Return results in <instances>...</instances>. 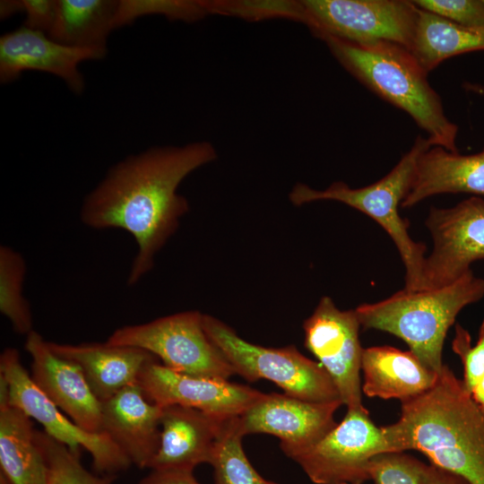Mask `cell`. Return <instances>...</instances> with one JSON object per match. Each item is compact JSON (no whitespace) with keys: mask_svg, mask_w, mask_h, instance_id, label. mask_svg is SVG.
<instances>
[{"mask_svg":"<svg viewBox=\"0 0 484 484\" xmlns=\"http://www.w3.org/2000/svg\"><path fill=\"white\" fill-rule=\"evenodd\" d=\"M433 249L426 256L424 290L454 282L484 259V198L472 196L450 208L432 207L426 220Z\"/></svg>","mask_w":484,"mask_h":484,"instance_id":"7c38bea8","label":"cell"},{"mask_svg":"<svg viewBox=\"0 0 484 484\" xmlns=\"http://www.w3.org/2000/svg\"><path fill=\"white\" fill-rule=\"evenodd\" d=\"M334 58L363 85L406 112L428 135L433 146L458 152V125L445 114L428 73L411 51L391 42L353 44L324 39Z\"/></svg>","mask_w":484,"mask_h":484,"instance_id":"3957f363","label":"cell"},{"mask_svg":"<svg viewBox=\"0 0 484 484\" xmlns=\"http://www.w3.org/2000/svg\"><path fill=\"white\" fill-rule=\"evenodd\" d=\"M388 447L367 410L350 411L325 436L295 454V461L315 484H361L369 480L368 464Z\"/></svg>","mask_w":484,"mask_h":484,"instance_id":"30bf717a","label":"cell"},{"mask_svg":"<svg viewBox=\"0 0 484 484\" xmlns=\"http://www.w3.org/2000/svg\"><path fill=\"white\" fill-rule=\"evenodd\" d=\"M225 419L182 405L161 407L160 445L149 468L193 471L210 463Z\"/></svg>","mask_w":484,"mask_h":484,"instance_id":"ac0fdd59","label":"cell"},{"mask_svg":"<svg viewBox=\"0 0 484 484\" xmlns=\"http://www.w3.org/2000/svg\"><path fill=\"white\" fill-rule=\"evenodd\" d=\"M0 467L10 484H48L32 420L10 403L0 404Z\"/></svg>","mask_w":484,"mask_h":484,"instance_id":"7402d4cb","label":"cell"},{"mask_svg":"<svg viewBox=\"0 0 484 484\" xmlns=\"http://www.w3.org/2000/svg\"><path fill=\"white\" fill-rule=\"evenodd\" d=\"M139 484H200L193 475V471L186 470H151Z\"/></svg>","mask_w":484,"mask_h":484,"instance_id":"d6a6232c","label":"cell"},{"mask_svg":"<svg viewBox=\"0 0 484 484\" xmlns=\"http://www.w3.org/2000/svg\"><path fill=\"white\" fill-rule=\"evenodd\" d=\"M203 328L220 350L235 373L249 382L266 379L284 393L313 402L341 401L325 369L295 346L267 348L241 338L222 321L203 314Z\"/></svg>","mask_w":484,"mask_h":484,"instance_id":"8992f818","label":"cell"},{"mask_svg":"<svg viewBox=\"0 0 484 484\" xmlns=\"http://www.w3.org/2000/svg\"><path fill=\"white\" fill-rule=\"evenodd\" d=\"M24 349L31 358V379L44 394L82 429L103 433L101 402L80 366L54 353L34 330L26 335Z\"/></svg>","mask_w":484,"mask_h":484,"instance_id":"2e32d148","label":"cell"},{"mask_svg":"<svg viewBox=\"0 0 484 484\" xmlns=\"http://www.w3.org/2000/svg\"><path fill=\"white\" fill-rule=\"evenodd\" d=\"M138 385L145 396L160 407L182 405L221 419L239 416L264 395L229 380L181 374L157 359L145 366Z\"/></svg>","mask_w":484,"mask_h":484,"instance_id":"5bb4252c","label":"cell"},{"mask_svg":"<svg viewBox=\"0 0 484 484\" xmlns=\"http://www.w3.org/2000/svg\"><path fill=\"white\" fill-rule=\"evenodd\" d=\"M36 441L49 471V484H112L116 475L97 476L81 463L80 454L45 432L36 430Z\"/></svg>","mask_w":484,"mask_h":484,"instance_id":"4316f807","label":"cell"},{"mask_svg":"<svg viewBox=\"0 0 484 484\" xmlns=\"http://www.w3.org/2000/svg\"><path fill=\"white\" fill-rule=\"evenodd\" d=\"M106 55L61 44L45 32L22 25L0 37V82H13L25 71H39L59 77L70 91L80 95L85 89V82L79 65L88 60H101Z\"/></svg>","mask_w":484,"mask_h":484,"instance_id":"9a60e30c","label":"cell"},{"mask_svg":"<svg viewBox=\"0 0 484 484\" xmlns=\"http://www.w3.org/2000/svg\"><path fill=\"white\" fill-rule=\"evenodd\" d=\"M466 193L484 198V148L462 155L439 146L422 153L416 165L414 179L402 207L409 208L440 194Z\"/></svg>","mask_w":484,"mask_h":484,"instance_id":"ffe728a7","label":"cell"},{"mask_svg":"<svg viewBox=\"0 0 484 484\" xmlns=\"http://www.w3.org/2000/svg\"><path fill=\"white\" fill-rule=\"evenodd\" d=\"M27 272L24 257L8 246H0V311L19 334L33 331L30 306L23 296Z\"/></svg>","mask_w":484,"mask_h":484,"instance_id":"484cf974","label":"cell"},{"mask_svg":"<svg viewBox=\"0 0 484 484\" xmlns=\"http://www.w3.org/2000/svg\"><path fill=\"white\" fill-rule=\"evenodd\" d=\"M164 15L169 20L196 22L208 15L203 1L186 0H118L114 19L117 29L145 15Z\"/></svg>","mask_w":484,"mask_h":484,"instance_id":"83f0119b","label":"cell"},{"mask_svg":"<svg viewBox=\"0 0 484 484\" xmlns=\"http://www.w3.org/2000/svg\"><path fill=\"white\" fill-rule=\"evenodd\" d=\"M452 349L462 360L463 366L462 383L470 393L474 385L484 376V319L474 346H471L469 332L461 324H456Z\"/></svg>","mask_w":484,"mask_h":484,"instance_id":"f546056e","label":"cell"},{"mask_svg":"<svg viewBox=\"0 0 484 484\" xmlns=\"http://www.w3.org/2000/svg\"><path fill=\"white\" fill-rule=\"evenodd\" d=\"M477 50H484V27L462 26L418 7L410 51L428 73L447 58Z\"/></svg>","mask_w":484,"mask_h":484,"instance_id":"cb8c5ba5","label":"cell"},{"mask_svg":"<svg viewBox=\"0 0 484 484\" xmlns=\"http://www.w3.org/2000/svg\"><path fill=\"white\" fill-rule=\"evenodd\" d=\"M23 13L22 0H4L0 4V18L5 20L17 13Z\"/></svg>","mask_w":484,"mask_h":484,"instance_id":"e575fe53","label":"cell"},{"mask_svg":"<svg viewBox=\"0 0 484 484\" xmlns=\"http://www.w3.org/2000/svg\"><path fill=\"white\" fill-rule=\"evenodd\" d=\"M203 315L198 311H185L125 325L115 330L106 341L145 350L181 374L229 380L235 370L206 334Z\"/></svg>","mask_w":484,"mask_h":484,"instance_id":"52a82bcc","label":"cell"},{"mask_svg":"<svg viewBox=\"0 0 484 484\" xmlns=\"http://www.w3.org/2000/svg\"><path fill=\"white\" fill-rule=\"evenodd\" d=\"M463 89L466 91L484 97V83L465 82Z\"/></svg>","mask_w":484,"mask_h":484,"instance_id":"8d00e7d4","label":"cell"},{"mask_svg":"<svg viewBox=\"0 0 484 484\" xmlns=\"http://www.w3.org/2000/svg\"><path fill=\"white\" fill-rule=\"evenodd\" d=\"M413 3L419 8L456 24L484 27V0H415Z\"/></svg>","mask_w":484,"mask_h":484,"instance_id":"4dcf8cb0","label":"cell"},{"mask_svg":"<svg viewBox=\"0 0 484 484\" xmlns=\"http://www.w3.org/2000/svg\"><path fill=\"white\" fill-rule=\"evenodd\" d=\"M360 327L355 309L341 310L330 297L321 298L303 324L305 347L331 376L350 411L367 410L362 404Z\"/></svg>","mask_w":484,"mask_h":484,"instance_id":"8fae6325","label":"cell"},{"mask_svg":"<svg viewBox=\"0 0 484 484\" xmlns=\"http://www.w3.org/2000/svg\"><path fill=\"white\" fill-rule=\"evenodd\" d=\"M0 484H10V482L2 473H0Z\"/></svg>","mask_w":484,"mask_h":484,"instance_id":"74e56055","label":"cell"},{"mask_svg":"<svg viewBox=\"0 0 484 484\" xmlns=\"http://www.w3.org/2000/svg\"><path fill=\"white\" fill-rule=\"evenodd\" d=\"M484 297V280L470 271L454 282L431 290L403 289L355 308L360 326L402 339L419 360L439 374L448 329L466 306Z\"/></svg>","mask_w":484,"mask_h":484,"instance_id":"277c9868","label":"cell"},{"mask_svg":"<svg viewBox=\"0 0 484 484\" xmlns=\"http://www.w3.org/2000/svg\"><path fill=\"white\" fill-rule=\"evenodd\" d=\"M117 4V0H57L56 19L48 35L69 47L107 53Z\"/></svg>","mask_w":484,"mask_h":484,"instance_id":"603a6c76","label":"cell"},{"mask_svg":"<svg viewBox=\"0 0 484 484\" xmlns=\"http://www.w3.org/2000/svg\"><path fill=\"white\" fill-rule=\"evenodd\" d=\"M470 394L474 402L484 412V376L474 385Z\"/></svg>","mask_w":484,"mask_h":484,"instance_id":"d590c367","label":"cell"},{"mask_svg":"<svg viewBox=\"0 0 484 484\" xmlns=\"http://www.w3.org/2000/svg\"><path fill=\"white\" fill-rule=\"evenodd\" d=\"M49 484V483H48Z\"/></svg>","mask_w":484,"mask_h":484,"instance_id":"f35d334b","label":"cell"},{"mask_svg":"<svg viewBox=\"0 0 484 484\" xmlns=\"http://www.w3.org/2000/svg\"><path fill=\"white\" fill-rule=\"evenodd\" d=\"M430 470L431 464L403 452L378 454L368 464L369 480L375 484H428Z\"/></svg>","mask_w":484,"mask_h":484,"instance_id":"f1b7e54d","label":"cell"},{"mask_svg":"<svg viewBox=\"0 0 484 484\" xmlns=\"http://www.w3.org/2000/svg\"><path fill=\"white\" fill-rule=\"evenodd\" d=\"M361 371L362 393L367 397L398 399L401 402L428 392L438 377L410 350L391 346L364 349Z\"/></svg>","mask_w":484,"mask_h":484,"instance_id":"44dd1931","label":"cell"},{"mask_svg":"<svg viewBox=\"0 0 484 484\" xmlns=\"http://www.w3.org/2000/svg\"><path fill=\"white\" fill-rule=\"evenodd\" d=\"M238 416L226 419L216 441L210 464L215 484H278L263 478L247 459Z\"/></svg>","mask_w":484,"mask_h":484,"instance_id":"d4e9b609","label":"cell"},{"mask_svg":"<svg viewBox=\"0 0 484 484\" xmlns=\"http://www.w3.org/2000/svg\"><path fill=\"white\" fill-rule=\"evenodd\" d=\"M298 20L320 39L391 42L410 50L418 7L408 0H302Z\"/></svg>","mask_w":484,"mask_h":484,"instance_id":"ba28073f","label":"cell"},{"mask_svg":"<svg viewBox=\"0 0 484 484\" xmlns=\"http://www.w3.org/2000/svg\"><path fill=\"white\" fill-rule=\"evenodd\" d=\"M216 158L207 141L151 147L113 165L84 197L80 220L85 226L123 229L136 243L128 286L152 269L156 255L187 212L188 202L177 193L181 182Z\"/></svg>","mask_w":484,"mask_h":484,"instance_id":"6da1fadb","label":"cell"},{"mask_svg":"<svg viewBox=\"0 0 484 484\" xmlns=\"http://www.w3.org/2000/svg\"><path fill=\"white\" fill-rule=\"evenodd\" d=\"M56 355L80 366L96 397L105 402L123 388L138 383L147 364L157 359L151 352L107 341L79 344L48 341Z\"/></svg>","mask_w":484,"mask_h":484,"instance_id":"d6986e66","label":"cell"},{"mask_svg":"<svg viewBox=\"0 0 484 484\" xmlns=\"http://www.w3.org/2000/svg\"><path fill=\"white\" fill-rule=\"evenodd\" d=\"M102 432L137 467L149 468L160 445L161 407L137 384L101 402Z\"/></svg>","mask_w":484,"mask_h":484,"instance_id":"e0dca14e","label":"cell"},{"mask_svg":"<svg viewBox=\"0 0 484 484\" xmlns=\"http://www.w3.org/2000/svg\"><path fill=\"white\" fill-rule=\"evenodd\" d=\"M432 146L428 138L418 136L388 174L364 187L352 188L338 181L317 190L298 183L290 193V200L296 206L316 201H336L372 218L388 233L399 251L406 272L404 289L423 290L422 270L427 248L411 238L409 221L400 216L398 208L410 191L419 156Z\"/></svg>","mask_w":484,"mask_h":484,"instance_id":"5b68a950","label":"cell"},{"mask_svg":"<svg viewBox=\"0 0 484 484\" xmlns=\"http://www.w3.org/2000/svg\"><path fill=\"white\" fill-rule=\"evenodd\" d=\"M431 464V463H430ZM428 484H469L460 475L431 464Z\"/></svg>","mask_w":484,"mask_h":484,"instance_id":"836d02e7","label":"cell"},{"mask_svg":"<svg viewBox=\"0 0 484 484\" xmlns=\"http://www.w3.org/2000/svg\"><path fill=\"white\" fill-rule=\"evenodd\" d=\"M381 428L388 452L419 451L469 484H484V412L447 365L430 390L401 402L395 423Z\"/></svg>","mask_w":484,"mask_h":484,"instance_id":"7a4b0ae2","label":"cell"},{"mask_svg":"<svg viewBox=\"0 0 484 484\" xmlns=\"http://www.w3.org/2000/svg\"><path fill=\"white\" fill-rule=\"evenodd\" d=\"M23 26L49 33L56 14L57 0H22Z\"/></svg>","mask_w":484,"mask_h":484,"instance_id":"1f68e13d","label":"cell"},{"mask_svg":"<svg viewBox=\"0 0 484 484\" xmlns=\"http://www.w3.org/2000/svg\"><path fill=\"white\" fill-rule=\"evenodd\" d=\"M0 374L8 384L10 404L38 421L47 435L72 452L80 454V449H85L91 455L96 471L115 475L132 464L107 434L88 432L64 415L35 385L16 349L7 348L1 353Z\"/></svg>","mask_w":484,"mask_h":484,"instance_id":"9c48e42d","label":"cell"},{"mask_svg":"<svg viewBox=\"0 0 484 484\" xmlns=\"http://www.w3.org/2000/svg\"><path fill=\"white\" fill-rule=\"evenodd\" d=\"M341 401L313 402L287 393H264L238 416L244 436L265 433L281 440L282 452L291 458L325 436L338 423L335 411Z\"/></svg>","mask_w":484,"mask_h":484,"instance_id":"4fadbf2b","label":"cell"}]
</instances>
